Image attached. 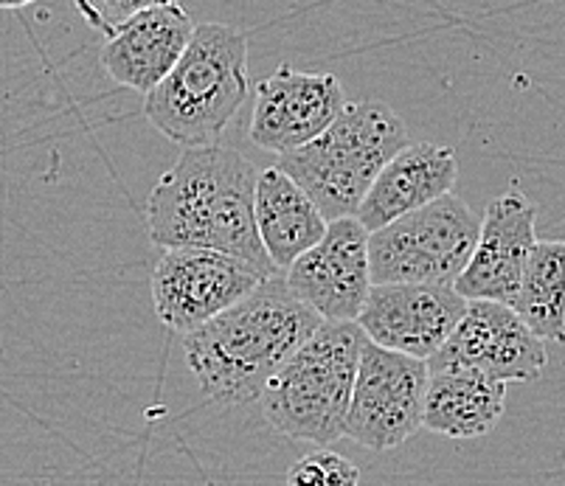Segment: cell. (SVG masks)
Here are the masks:
<instances>
[{
	"mask_svg": "<svg viewBox=\"0 0 565 486\" xmlns=\"http://www.w3.org/2000/svg\"><path fill=\"white\" fill-rule=\"evenodd\" d=\"M347 107L335 74H307L279 65L259 82L248 136L259 150L285 155L310 144Z\"/></svg>",
	"mask_w": 565,
	"mask_h": 486,
	"instance_id": "8fae6325",
	"label": "cell"
},
{
	"mask_svg": "<svg viewBox=\"0 0 565 486\" xmlns=\"http://www.w3.org/2000/svg\"><path fill=\"white\" fill-rule=\"evenodd\" d=\"M537 208L521 192H503L487 206L470 262L454 290L465 301H515L523 268L537 242Z\"/></svg>",
	"mask_w": 565,
	"mask_h": 486,
	"instance_id": "4fadbf2b",
	"label": "cell"
},
{
	"mask_svg": "<svg viewBox=\"0 0 565 486\" xmlns=\"http://www.w3.org/2000/svg\"><path fill=\"white\" fill-rule=\"evenodd\" d=\"M507 408V386L476 371H428L423 428L439 436L481 439L498 428Z\"/></svg>",
	"mask_w": 565,
	"mask_h": 486,
	"instance_id": "e0dca14e",
	"label": "cell"
},
{
	"mask_svg": "<svg viewBox=\"0 0 565 486\" xmlns=\"http://www.w3.org/2000/svg\"><path fill=\"white\" fill-rule=\"evenodd\" d=\"M518 318L543 343H565V242L537 239L523 268L515 301Z\"/></svg>",
	"mask_w": 565,
	"mask_h": 486,
	"instance_id": "ac0fdd59",
	"label": "cell"
},
{
	"mask_svg": "<svg viewBox=\"0 0 565 486\" xmlns=\"http://www.w3.org/2000/svg\"><path fill=\"white\" fill-rule=\"evenodd\" d=\"M270 276L217 250L174 248L161 256L152 273V304L163 326L194 332L220 312L254 293Z\"/></svg>",
	"mask_w": 565,
	"mask_h": 486,
	"instance_id": "ba28073f",
	"label": "cell"
},
{
	"mask_svg": "<svg viewBox=\"0 0 565 486\" xmlns=\"http://www.w3.org/2000/svg\"><path fill=\"white\" fill-rule=\"evenodd\" d=\"M248 90V37L234 25L200 23L174 68L143 96V116L183 150L212 147Z\"/></svg>",
	"mask_w": 565,
	"mask_h": 486,
	"instance_id": "3957f363",
	"label": "cell"
},
{
	"mask_svg": "<svg viewBox=\"0 0 565 486\" xmlns=\"http://www.w3.org/2000/svg\"><path fill=\"white\" fill-rule=\"evenodd\" d=\"M467 310L454 288L439 284H372L358 315L363 335L380 349L428 363Z\"/></svg>",
	"mask_w": 565,
	"mask_h": 486,
	"instance_id": "7c38bea8",
	"label": "cell"
},
{
	"mask_svg": "<svg viewBox=\"0 0 565 486\" xmlns=\"http://www.w3.org/2000/svg\"><path fill=\"white\" fill-rule=\"evenodd\" d=\"M192 32V18L178 0L143 9L107 34L99 63L116 85L147 96L181 60Z\"/></svg>",
	"mask_w": 565,
	"mask_h": 486,
	"instance_id": "5bb4252c",
	"label": "cell"
},
{
	"mask_svg": "<svg viewBox=\"0 0 565 486\" xmlns=\"http://www.w3.org/2000/svg\"><path fill=\"white\" fill-rule=\"evenodd\" d=\"M285 284L321 321H358L372 290L369 231L358 217L330 219L323 237L285 270Z\"/></svg>",
	"mask_w": 565,
	"mask_h": 486,
	"instance_id": "30bf717a",
	"label": "cell"
},
{
	"mask_svg": "<svg viewBox=\"0 0 565 486\" xmlns=\"http://www.w3.org/2000/svg\"><path fill=\"white\" fill-rule=\"evenodd\" d=\"M366 341L358 321H321L262 391L267 424L296 442H338Z\"/></svg>",
	"mask_w": 565,
	"mask_h": 486,
	"instance_id": "5b68a950",
	"label": "cell"
},
{
	"mask_svg": "<svg viewBox=\"0 0 565 486\" xmlns=\"http://www.w3.org/2000/svg\"><path fill=\"white\" fill-rule=\"evenodd\" d=\"M161 3H172V0H74V7L79 9L85 23L94 25L96 32H102L105 37L116 32L118 25L136 18L138 12L161 7Z\"/></svg>",
	"mask_w": 565,
	"mask_h": 486,
	"instance_id": "ffe728a7",
	"label": "cell"
},
{
	"mask_svg": "<svg viewBox=\"0 0 565 486\" xmlns=\"http://www.w3.org/2000/svg\"><path fill=\"white\" fill-rule=\"evenodd\" d=\"M481 217L454 192L369 234L372 284L454 288L479 239Z\"/></svg>",
	"mask_w": 565,
	"mask_h": 486,
	"instance_id": "8992f818",
	"label": "cell"
},
{
	"mask_svg": "<svg viewBox=\"0 0 565 486\" xmlns=\"http://www.w3.org/2000/svg\"><path fill=\"white\" fill-rule=\"evenodd\" d=\"M256 177L259 169L228 147L183 150L147 199L150 239L163 250H217L279 276L256 234Z\"/></svg>",
	"mask_w": 565,
	"mask_h": 486,
	"instance_id": "6da1fadb",
	"label": "cell"
},
{
	"mask_svg": "<svg viewBox=\"0 0 565 486\" xmlns=\"http://www.w3.org/2000/svg\"><path fill=\"white\" fill-rule=\"evenodd\" d=\"M408 144V127L385 101H347L341 116L321 136L279 155L276 169H281L330 223L354 217L380 169Z\"/></svg>",
	"mask_w": 565,
	"mask_h": 486,
	"instance_id": "277c9868",
	"label": "cell"
},
{
	"mask_svg": "<svg viewBox=\"0 0 565 486\" xmlns=\"http://www.w3.org/2000/svg\"><path fill=\"white\" fill-rule=\"evenodd\" d=\"M428 363L366 341L358 360L343 436L372 453L408 442L423 428Z\"/></svg>",
	"mask_w": 565,
	"mask_h": 486,
	"instance_id": "52a82bcc",
	"label": "cell"
},
{
	"mask_svg": "<svg viewBox=\"0 0 565 486\" xmlns=\"http://www.w3.org/2000/svg\"><path fill=\"white\" fill-rule=\"evenodd\" d=\"M456 177L459 163L450 147L430 141L408 144L380 169L354 217L372 234L403 214L430 206L434 199L454 192Z\"/></svg>",
	"mask_w": 565,
	"mask_h": 486,
	"instance_id": "9a60e30c",
	"label": "cell"
},
{
	"mask_svg": "<svg viewBox=\"0 0 565 486\" xmlns=\"http://www.w3.org/2000/svg\"><path fill=\"white\" fill-rule=\"evenodd\" d=\"M361 469L335 450H312L287 473V486H358Z\"/></svg>",
	"mask_w": 565,
	"mask_h": 486,
	"instance_id": "d6986e66",
	"label": "cell"
},
{
	"mask_svg": "<svg viewBox=\"0 0 565 486\" xmlns=\"http://www.w3.org/2000/svg\"><path fill=\"white\" fill-rule=\"evenodd\" d=\"M256 234L276 270H287L327 231L318 206L276 166L262 169L254 192Z\"/></svg>",
	"mask_w": 565,
	"mask_h": 486,
	"instance_id": "2e32d148",
	"label": "cell"
},
{
	"mask_svg": "<svg viewBox=\"0 0 565 486\" xmlns=\"http://www.w3.org/2000/svg\"><path fill=\"white\" fill-rule=\"evenodd\" d=\"M32 3H38V0H0V9L3 12H14V9H25L32 7Z\"/></svg>",
	"mask_w": 565,
	"mask_h": 486,
	"instance_id": "44dd1931",
	"label": "cell"
},
{
	"mask_svg": "<svg viewBox=\"0 0 565 486\" xmlns=\"http://www.w3.org/2000/svg\"><path fill=\"white\" fill-rule=\"evenodd\" d=\"M546 366V343L512 306L495 301H467L456 330L428 360V371H476L503 386L537 380Z\"/></svg>",
	"mask_w": 565,
	"mask_h": 486,
	"instance_id": "9c48e42d",
	"label": "cell"
},
{
	"mask_svg": "<svg viewBox=\"0 0 565 486\" xmlns=\"http://www.w3.org/2000/svg\"><path fill=\"white\" fill-rule=\"evenodd\" d=\"M318 326L321 318L290 293L285 276H270L217 318L189 332L183 352L205 397L220 406H248Z\"/></svg>",
	"mask_w": 565,
	"mask_h": 486,
	"instance_id": "7a4b0ae2",
	"label": "cell"
}]
</instances>
